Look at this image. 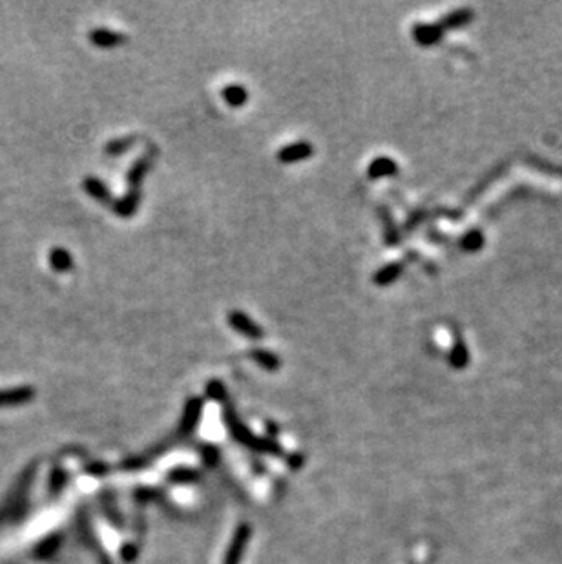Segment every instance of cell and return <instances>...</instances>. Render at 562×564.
I'll return each mask as SVG.
<instances>
[{
  "mask_svg": "<svg viewBox=\"0 0 562 564\" xmlns=\"http://www.w3.org/2000/svg\"><path fill=\"white\" fill-rule=\"evenodd\" d=\"M223 99L227 101L228 106L232 108H241L248 99V93L243 88L241 84H228L227 88L223 90Z\"/></svg>",
  "mask_w": 562,
  "mask_h": 564,
  "instance_id": "obj_10",
  "label": "cell"
},
{
  "mask_svg": "<svg viewBox=\"0 0 562 564\" xmlns=\"http://www.w3.org/2000/svg\"><path fill=\"white\" fill-rule=\"evenodd\" d=\"M84 190H86V194L92 195L93 199H97V201H101V203H110L112 201V195H110V192H108L106 185L102 183L101 179H97V177H86L83 183Z\"/></svg>",
  "mask_w": 562,
  "mask_h": 564,
  "instance_id": "obj_8",
  "label": "cell"
},
{
  "mask_svg": "<svg viewBox=\"0 0 562 564\" xmlns=\"http://www.w3.org/2000/svg\"><path fill=\"white\" fill-rule=\"evenodd\" d=\"M135 143V137H122V139H115V141H110L106 144V153L110 156H121L125 153L126 150L132 149V144Z\"/></svg>",
  "mask_w": 562,
  "mask_h": 564,
  "instance_id": "obj_14",
  "label": "cell"
},
{
  "mask_svg": "<svg viewBox=\"0 0 562 564\" xmlns=\"http://www.w3.org/2000/svg\"><path fill=\"white\" fill-rule=\"evenodd\" d=\"M33 397V389L19 387L10 391H0V404H20Z\"/></svg>",
  "mask_w": 562,
  "mask_h": 564,
  "instance_id": "obj_12",
  "label": "cell"
},
{
  "mask_svg": "<svg viewBox=\"0 0 562 564\" xmlns=\"http://www.w3.org/2000/svg\"><path fill=\"white\" fill-rule=\"evenodd\" d=\"M88 39L97 48H106V50L121 46L122 42L126 41V37L125 35H121V33H115L112 32V29H104V28H97L93 29V32H90Z\"/></svg>",
  "mask_w": 562,
  "mask_h": 564,
  "instance_id": "obj_3",
  "label": "cell"
},
{
  "mask_svg": "<svg viewBox=\"0 0 562 564\" xmlns=\"http://www.w3.org/2000/svg\"><path fill=\"white\" fill-rule=\"evenodd\" d=\"M228 324H230V327H232L234 331L241 333L243 336L251 338V340H260V338H263V331H261L260 325H255L248 316L239 312V310H232V312L228 315Z\"/></svg>",
  "mask_w": 562,
  "mask_h": 564,
  "instance_id": "obj_1",
  "label": "cell"
},
{
  "mask_svg": "<svg viewBox=\"0 0 562 564\" xmlns=\"http://www.w3.org/2000/svg\"><path fill=\"white\" fill-rule=\"evenodd\" d=\"M314 153V149H312L311 143H305V141H300V143H293L281 149L278 152V161L285 163V165H290V163H297L303 161V159L311 158Z\"/></svg>",
  "mask_w": 562,
  "mask_h": 564,
  "instance_id": "obj_2",
  "label": "cell"
},
{
  "mask_svg": "<svg viewBox=\"0 0 562 564\" xmlns=\"http://www.w3.org/2000/svg\"><path fill=\"white\" fill-rule=\"evenodd\" d=\"M50 265L55 273H68L73 267V258H71V254L66 249L55 247L50 252Z\"/></svg>",
  "mask_w": 562,
  "mask_h": 564,
  "instance_id": "obj_9",
  "label": "cell"
},
{
  "mask_svg": "<svg viewBox=\"0 0 562 564\" xmlns=\"http://www.w3.org/2000/svg\"><path fill=\"white\" fill-rule=\"evenodd\" d=\"M252 358H254L261 367H265V369L269 371H274L276 367L279 366L278 358H276L272 352L263 351V349H254V351H252Z\"/></svg>",
  "mask_w": 562,
  "mask_h": 564,
  "instance_id": "obj_13",
  "label": "cell"
},
{
  "mask_svg": "<svg viewBox=\"0 0 562 564\" xmlns=\"http://www.w3.org/2000/svg\"><path fill=\"white\" fill-rule=\"evenodd\" d=\"M150 165H152V156H143L139 161H135V165L132 167L130 174H128V185H130V190H139L141 183H143L146 172H148Z\"/></svg>",
  "mask_w": 562,
  "mask_h": 564,
  "instance_id": "obj_7",
  "label": "cell"
},
{
  "mask_svg": "<svg viewBox=\"0 0 562 564\" xmlns=\"http://www.w3.org/2000/svg\"><path fill=\"white\" fill-rule=\"evenodd\" d=\"M398 165L391 158H377L369 165L367 176L371 179H381V177H391L398 174Z\"/></svg>",
  "mask_w": 562,
  "mask_h": 564,
  "instance_id": "obj_4",
  "label": "cell"
},
{
  "mask_svg": "<svg viewBox=\"0 0 562 564\" xmlns=\"http://www.w3.org/2000/svg\"><path fill=\"white\" fill-rule=\"evenodd\" d=\"M440 26H426V24H419L414 26V39L422 44V46H431L433 42H437L440 37Z\"/></svg>",
  "mask_w": 562,
  "mask_h": 564,
  "instance_id": "obj_11",
  "label": "cell"
},
{
  "mask_svg": "<svg viewBox=\"0 0 562 564\" xmlns=\"http://www.w3.org/2000/svg\"><path fill=\"white\" fill-rule=\"evenodd\" d=\"M402 273H404V263L402 261H393V263L381 267L374 274V283H377L378 287H386V285H391L393 282H396Z\"/></svg>",
  "mask_w": 562,
  "mask_h": 564,
  "instance_id": "obj_6",
  "label": "cell"
},
{
  "mask_svg": "<svg viewBox=\"0 0 562 564\" xmlns=\"http://www.w3.org/2000/svg\"><path fill=\"white\" fill-rule=\"evenodd\" d=\"M139 201H141L139 190H128V194H126L125 198L115 201L113 210H115V214L122 216V218H130L132 214L137 210V207H139Z\"/></svg>",
  "mask_w": 562,
  "mask_h": 564,
  "instance_id": "obj_5",
  "label": "cell"
}]
</instances>
